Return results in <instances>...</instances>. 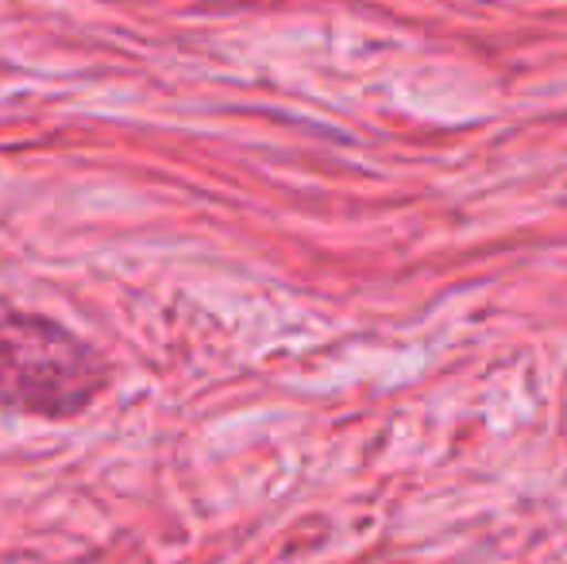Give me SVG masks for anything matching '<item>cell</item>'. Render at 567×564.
Masks as SVG:
<instances>
[{
	"instance_id": "6da1fadb",
	"label": "cell",
	"mask_w": 567,
	"mask_h": 564,
	"mask_svg": "<svg viewBox=\"0 0 567 564\" xmlns=\"http://www.w3.org/2000/svg\"><path fill=\"white\" fill-rule=\"evenodd\" d=\"M109 387V363L90 340L43 314H0V407L70 422Z\"/></svg>"
}]
</instances>
